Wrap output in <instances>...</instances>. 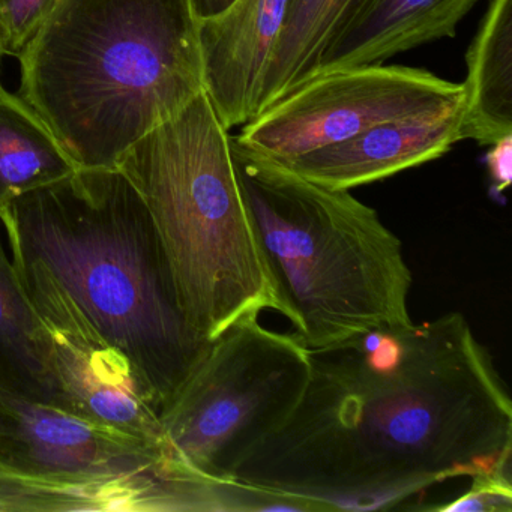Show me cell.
I'll use <instances>...</instances> for the list:
<instances>
[{"label": "cell", "instance_id": "6da1fadb", "mask_svg": "<svg viewBox=\"0 0 512 512\" xmlns=\"http://www.w3.org/2000/svg\"><path fill=\"white\" fill-rule=\"evenodd\" d=\"M308 359L301 400L235 481L320 511H373L511 472V398L463 314L362 332Z\"/></svg>", "mask_w": 512, "mask_h": 512}, {"label": "cell", "instance_id": "7a4b0ae2", "mask_svg": "<svg viewBox=\"0 0 512 512\" xmlns=\"http://www.w3.org/2000/svg\"><path fill=\"white\" fill-rule=\"evenodd\" d=\"M14 260L43 266L133 362L158 410L209 341L182 313L160 236L116 169H79L0 214ZM160 413V412H158Z\"/></svg>", "mask_w": 512, "mask_h": 512}, {"label": "cell", "instance_id": "3957f363", "mask_svg": "<svg viewBox=\"0 0 512 512\" xmlns=\"http://www.w3.org/2000/svg\"><path fill=\"white\" fill-rule=\"evenodd\" d=\"M19 61L20 97L79 169H113L205 91L191 0H58Z\"/></svg>", "mask_w": 512, "mask_h": 512}, {"label": "cell", "instance_id": "277c9868", "mask_svg": "<svg viewBox=\"0 0 512 512\" xmlns=\"http://www.w3.org/2000/svg\"><path fill=\"white\" fill-rule=\"evenodd\" d=\"M230 148L287 319L307 349L412 323V271L376 209L233 137Z\"/></svg>", "mask_w": 512, "mask_h": 512}, {"label": "cell", "instance_id": "5b68a950", "mask_svg": "<svg viewBox=\"0 0 512 512\" xmlns=\"http://www.w3.org/2000/svg\"><path fill=\"white\" fill-rule=\"evenodd\" d=\"M230 137L203 91L116 164L148 208L185 319L206 341L265 310L287 317L239 185Z\"/></svg>", "mask_w": 512, "mask_h": 512}, {"label": "cell", "instance_id": "8992f818", "mask_svg": "<svg viewBox=\"0 0 512 512\" xmlns=\"http://www.w3.org/2000/svg\"><path fill=\"white\" fill-rule=\"evenodd\" d=\"M238 320L209 341L158 413L161 476L233 482L239 464L304 394L308 349L295 334Z\"/></svg>", "mask_w": 512, "mask_h": 512}, {"label": "cell", "instance_id": "52a82bcc", "mask_svg": "<svg viewBox=\"0 0 512 512\" xmlns=\"http://www.w3.org/2000/svg\"><path fill=\"white\" fill-rule=\"evenodd\" d=\"M464 97L463 83L422 68L371 64L319 74L257 113L236 142L290 161L376 125L412 118Z\"/></svg>", "mask_w": 512, "mask_h": 512}, {"label": "cell", "instance_id": "ba28073f", "mask_svg": "<svg viewBox=\"0 0 512 512\" xmlns=\"http://www.w3.org/2000/svg\"><path fill=\"white\" fill-rule=\"evenodd\" d=\"M14 263L46 332L53 370L71 412L160 446V410L131 359L98 331L43 266Z\"/></svg>", "mask_w": 512, "mask_h": 512}, {"label": "cell", "instance_id": "9c48e42d", "mask_svg": "<svg viewBox=\"0 0 512 512\" xmlns=\"http://www.w3.org/2000/svg\"><path fill=\"white\" fill-rule=\"evenodd\" d=\"M0 467L64 482L161 476L157 443L0 389Z\"/></svg>", "mask_w": 512, "mask_h": 512}, {"label": "cell", "instance_id": "30bf717a", "mask_svg": "<svg viewBox=\"0 0 512 512\" xmlns=\"http://www.w3.org/2000/svg\"><path fill=\"white\" fill-rule=\"evenodd\" d=\"M463 118L464 97L281 163L314 184L350 191L439 160L463 142Z\"/></svg>", "mask_w": 512, "mask_h": 512}, {"label": "cell", "instance_id": "8fae6325", "mask_svg": "<svg viewBox=\"0 0 512 512\" xmlns=\"http://www.w3.org/2000/svg\"><path fill=\"white\" fill-rule=\"evenodd\" d=\"M289 0H235L199 20L205 94L227 131L259 113L263 77L277 46Z\"/></svg>", "mask_w": 512, "mask_h": 512}, {"label": "cell", "instance_id": "7c38bea8", "mask_svg": "<svg viewBox=\"0 0 512 512\" xmlns=\"http://www.w3.org/2000/svg\"><path fill=\"white\" fill-rule=\"evenodd\" d=\"M478 2L364 0L355 16L323 50L310 77L361 65L385 64L416 47L454 38L461 20Z\"/></svg>", "mask_w": 512, "mask_h": 512}, {"label": "cell", "instance_id": "4fadbf2b", "mask_svg": "<svg viewBox=\"0 0 512 512\" xmlns=\"http://www.w3.org/2000/svg\"><path fill=\"white\" fill-rule=\"evenodd\" d=\"M0 389L70 410L40 317L23 287L0 221Z\"/></svg>", "mask_w": 512, "mask_h": 512}, {"label": "cell", "instance_id": "5bb4252c", "mask_svg": "<svg viewBox=\"0 0 512 512\" xmlns=\"http://www.w3.org/2000/svg\"><path fill=\"white\" fill-rule=\"evenodd\" d=\"M463 139L512 137V0H490L466 53Z\"/></svg>", "mask_w": 512, "mask_h": 512}, {"label": "cell", "instance_id": "9a60e30c", "mask_svg": "<svg viewBox=\"0 0 512 512\" xmlns=\"http://www.w3.org/2000/svg\"><path fill=\"white\" fill-rule=\"evenodd\" d=\"M32 511H169V493L155 475L64 482L0 467V512Z\"/></svg>", "mask_w": 512, "mask_h": 512}, {"label": "cell", "instance_id": "2e32d148", "mask_svg": "<svg viewBox=\"0 0 512 512\" xmlns=\"http://www.w3.org/2000/svg\"><path fill=\"white\" fill-rule=\"evenodd\" d=\"M77 170L40 115L0 83V214L23 194Z\"/></svg>", "mask_w": 512, "mask_h": 512}, {"label": "cell", "instance_id": "e0dca14e", "mask_svg": "<svg viewBox=\"0 0 512 512\" xmlns=\"http://www.w3.org/2000/svg\"><path fill=\"white\" fill-rule=\"evenodd\" d=\"M362 4L364 0H289L263 77L259 113L313 74L323 50Z\"/></svg>", "mask_w": 512, "mask_h": 512}, {"label": "cell", "instance_id": "ac0fdd59", "mask_svg": "<svg viewBox=\"0 0 512 512\" xmlns=\"http://www.w3.org/2000/svg\"><path fill=\"white\" fill-rule=\"evenodd\" d=\"M58 0H0V43L5 56L19 59Z\"/></svg>", "mask_w": 512, "mask_h": 512}, {"label": "cell", "instance_id": "d6986e66", "mask_svg": "<svg viewBox=\"0 0 512 512\" xmlns=\"http://www.w3.org/2000/svg\"><path fill=\"white\" fill-rule=\"evenodd\" d=\"M442 512H511V472L472 478L469 490L446 505L428 506Z\"/></svg>", "mask_w": 512, "mask_h": 512}, {"label": "cell", "instance_id": "ffe728a7", "mask_svg": "<svg viewBox=\"0 0 512 512\" xmlns=\"http://www.w3.org/2000/svg\"><path fill=\"white\" fill-rule=\"evenodd\" d=\"M488 175L494 191L502 194L511 185L512 179V137L500 140L490 146L487 157Z\"/></svg>", "mask_w": 512, "mask_h": 512}, {"label": "cell", "instance_id": "44dd1931", "mask_svg": "<svg viewBox=\"0 0 512 512\" xmlns=\"http://www.w3.org/2000/svg\"><path fill=\"white\" fill-rule=\"evenodd\" d=\"M235 0H191L194 13L199 20L211 19L226 11Z\"/></svg>", "mask_w": 512, "mask_h": 512}, {"label": "cell", "instance_id": "7402d4cb", "mask_svg": "<svg viewBox=\"0 0 512 512\" xmlns=\"http://www.w3.org/2000/svg\"><path fill=\"white\" fill-rule=\"evenodd\" d=\"M5 58L4 50H2V43H0V62Z\"/></svg>", "mask_w": 512, "mask_h": 512}]
</instances>
